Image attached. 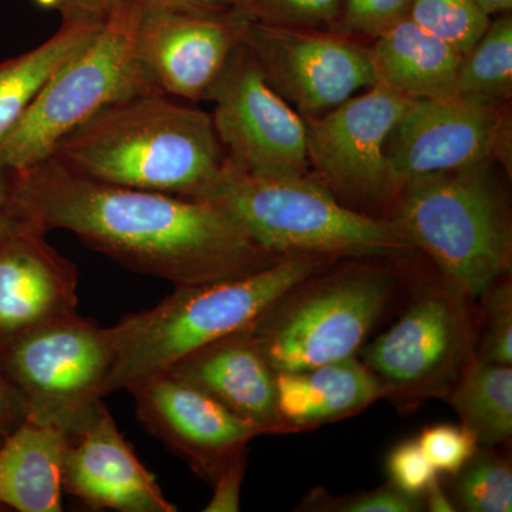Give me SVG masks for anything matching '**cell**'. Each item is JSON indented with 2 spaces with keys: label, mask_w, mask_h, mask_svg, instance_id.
Returning <instances> with one entry per match:
<instances>
[{
  "label": "cell",
  "mask_w": 512,
  "mask_h": 512,
  "mask_svg": "<svg viewBox=\"0 0 512 512\" xmlns=\"http://www.w3.org/2000/svg\"><path fill=\"white\" fill-rule=\"evenodd\" d=\"M114 356L113 329L76 312L0 348V373L18 393L26 420L70 437L106 397Z\"/></svg>",
  "instance_id": "obj_8"
},
{
  "label": "cell",
  "mask_w": 512,
  "mask_h": 512,
  "mask_svg": "<svg viewBox=\"0 0 512 512\" xmlns=\"http://www.w3.org/2000/svg\"><path fill=\"white\" fill-rule=\"evenodd\" d=\"M390 485L396 490L423 498L427 488L437 480V471L424 456L417 440H404L390 450L386 460Z\"/></svg>",
  "instance_id": "obj_31"
},
{
  "label": "cell",
  "mask_w": 512,
  "mask_h": 512,
  "mask_svg": "<svg viewBox=\"0 0 512 512\" xmlns=\"http://www.w3.org/2000/svg\"><path fill=\"white\" fill-rule=\"evenodd\" d=\"M476 3L488 16L501 15L512 9V0H476Z\"/></svg>",
  "instance_id": "obj_40"
},
{
  "label": "cell",
  "mask_w": 512,
  "mask_h": 512,
  "mask_svg": "<svg viewBox=\"0 0 512 512\" xmlns=\"http://www.w3.org/2000/svg\"><path fill=\"white\" fill-rule=\"evenodd\" d=\"M232 9L252 22L284 28L333 32L343 0H229Z\"/></svg>",
  "instance_id": "obj_27"
},
{
  "label": "cell",
  "mask_w": 512,
  "mask_h": 512,
  "mask_svg": "<svg viewBox=\"0 0 512 512\" xmlns=\"http://www.w3.org/2000/svg\"><path fill=\"white\" fill-rule=\"evenodd\" d=\"M424 507L431 512H454L457 511L456 505L450 500L444 488L441 487L439 480L427 488L423 495Z\"/></svg>",
  "instance_id": "obj_37"
},
{
  "label": "cell",
  "mask_w": 512,
  "mask_h": 512,
  "mask_svg": "<svg viewBox=\"0 0 512 512\" xmlns=\"http://www.w3.org/2000/svg\"><path fill=\"white\" fill-rule=\"evenodd\" d=\"M25 420V409L18 393L0 373V433H12Z\"/></svg>",
  "instance_id": "obj_35"
},
{
  "label": "cell",
  "mask_w": 512,
  "mask_h": 512,
  "mask_svg": "<svg viewBox=\"0 0 512 512\" xmlns=\"http://www.w3.org/2000/svg\"><path fill=\"white\" fill-rule=\"evenodd\" d=\"M330 261L315 255H285L251 274L175 286L154 308L130 313L111 328L116 356L104 393L165 372L192 350L252 328L292 286Z\"/></svg>",
  "instance_id": "obj_5"
},
{
  "label": "cell",
  "mask_w": 512,
  "mask_h": 512,
  "mask_svg": "<svg viewBox=\"0 0 512 512\" xmlns=\"http://www.w3.org/2000/svg\"><path fill=\"white\" fill-rule=\"evenodd\" d=\"M9 207L43 234L66 229L117 264L175 286L251 274L285 256L261 247L217 204L100 183L55 157L15 173Z\"/></svg>",
  "instance_id": "obj_1"
},
{
  "label": "cell",
  "mask_w": 512,
  "mask_h": 512,
  "mask_svg": "<svg viewBox=\"0 0 512 512\" xmlns=\"http://www.w3.org/2000/svg\"><path fill=\"white\" fill-rule=\"evenodd\" d=\"M15 187V173L0 167V208L9 207Z\"/></svg>",
  "instance_id": "obj_39"
},
{
  "label": "cell",
  "mask_w": 512,
  "mask_h": 512,
  "mask_svg": "<svg viewBox=\"0 0 512 512\" xmlns=\"http://www.w3.org/2000/svg\"><path fill=\"white\" fill-rule=\"evenodd\" d=\"M409 18L463 56L476 45L491 22V16L476 0H413Z\"/></svg>",
  "instance_id": "obj_26"
},
{
  "label": "cell",
  "mask_w": 512,
  "mask_h": 512,
  "mask_svg": "<svg viewBox=\"0 0 512 512\" xmlns=\"http://www.w3.org/2000/svg\"><path fill=\"white\" fill-rule=\"evenodd\" d=\"M137 419L148 433L214 484L231 458L264 431L229 412L198 387L161 372L128 384Z\"/></svg>",
  "instance_id": "obj_15"
},
{
  "label": "cell",
  "mask_w": 512,
  "mask_h": 512,
  "mask_svg": "<svg viewBox=\"0 0 512 512\" xmlns=\"http://www.w3.org/2000/svg\"><path fill=\"white\" fill-rule=\"evenodd\" d=\"M410 101L375 84L322 116L303 117L312 174L352 210L392 205L386 143Z\"/></svg>",
  "instance_id": "obj_10"
},
{
  "label": "cell",
  "mask_w": 512,
  "mask_h": 512,
  "mask_svg": "<svg viewBox=\"0 0 512 512\" xmlns=\"http://www.w3.org/2000/svg\"><path fill=\"white\" fill-rule=\"evenodd\" d=\"M62 483L63 493L96 511H177L156 477L138 460L103 402L69 437Z\"/></svg>",
  "instance_id": "obj_16"
},
{
  "label": "cell",
  "mask_w": 512,
  "mask_h": 512,
  "mask_svg": "<svg viewBox=\"0 0 512 512\" xmlns=\"http://www.w3.org/2000/svg\"><path fill=\"white\" fill-rule=\"evenodd\" d=\"M389 208L384 218L470 301L511 274L510 204L494 160L413 178Z\"/></svg>",
  "instance_id": "obj_3"
},
{
  "label": "cell",
  "mask_w": 512,
  "mask_h": 512,
  "mask_svg": "<svg viewBox=\"0 0 512 512\" xmlns=\"http://www.w3.org/2000/svg\"><path fill=\"white\" fill-rule=\"evenodd\" d=\"M138 5L154 6L192 13H227L232 6L229 0H133Z\"/></svg>",
  "instance_id": "obj_36"
},
{
  "label": "cell",
  "mask_w": 512,
  "mask_h": 512,
  "mask_svg": "<svg viewBox=\"0 0 512 512\" xmlns=\"http://www.w3.org/2000/svg\"><path fill=\"white\" fill-rule=\"evenodd\" d=\"M326 507L339 512H419L424 510V500L410 497L389 485L355 497L342 498Z\"/></svg>",
  "instance_id": "obj_32"
},
{
  "label": "cell",
  "mask_w": 512,
  "mask_h": 512,
  "mask_svg": "<svg viewBox=\"0 0 512 512\" xmlns=\"http://www.w3.org/2000/svg\"><path fill=\"white\" fill-rule=\"evenodd\" d=\"M8 436V434L0 433V444L3 443V440H5V437Z\"/></svg>",
  "instance_id": "obj_41"
},
{
  "label": "cell",
  "mask_w": 512,
  "mask_h": 512,
  "mask_svg": "<svg viewBox=\"0 0 512 512\" xmlns=\"http://www.w3.org/2000/svg\"><path fill=\"white\" fill-rule=\"evenodd\" d=\"M387 258L333 259L256 320L251 332L272 370L301 372L356 356L403 289Z\"/></svg>",
  "instance_id": "obj_6"
},
{
  "label": "cell",
  "mask_w": 512,
  "mask_h": 512,
  "mask_svg": "<svg viewBox=\"0 0 512 512\" xmlns=\"http://www.w3.org/2000/svg\"><path fill=\"white\" fill-rule=\"evenodd\" d=\"M136 16V3L121 0L92 42L59 67L0 146V167L28 170L52 157L64 137L111 104L158 94L134 50Z\"/></svg>",
  "instance_id": "obj_7"
},
{
  "label": "cell",
  "mask_w": 512,
  "mask_h": 512,
  "mask_svg": "<svg viewBox=\"0 0 512 512\" xmlns=\"http://www.w3.org/2000/svg\"><path fill=\"white\" fill-rule=\"evenodd\" d=\"M121 0H36L42 8L57 10L63 20L103 23Z\"/></svg>",
  "instance_id": "obj_34"
},
{
  "label": "cell",
  "mask_w": 512,
  "mask_h": 512,
  "mask_svg": "<svg viewBox=\"0 0 512 512\" xmlns=\"http://www.w3.org/2000/svg\"><path fill=\"white\" fill-rule=\"evenodd\" d=\"M136 5L134 50L154 92L205 100L249 19L235 10L192 13Z\"/></svg>",
  "instance_id": "obj_14"
},
{
  "label": "cell",
  "mask_w": 512,
  "mask_h": 512,
  "mask_svg": "<svg viewBox=\"0 0 512 512\" xmlns=\"http://www.w3.org/2000/svg\"><path fill=\"white\" fill-rule=\"evenodd\" d=\"M461 424L476 434L480 447L510 441L512 434V367L483 362L476 356L447 393Z\"/></svg>",
  "instance_id": "obj_23"
},
{
  "label": "cell",
  "mask_w": 512,
  "mask_h": 512,
  "mask_svg": "<svg viewBox=\"0 0 512 512\" xmlns=\"http://www.w3.org/2000/svg\"><path fill=\"white\" fill-rule=\"evenodd\" d=\"M207 201L278 255L394 258L414 249L392 220L352 210L309 170L247 171L227 157Z\"/></svg>",
  "instance_id": "obj_4"
},
{
  "label": "cell",
  "mask_w": 512,
  "mask_h": 512,
  "mask_svg": "<svg viewBox=\"0 0 512 512\" xmlns=\"http://www.w3.org/2000/svg\"><path fill=\"white\" fill-rule=\"evenodd\" d=\"M413 0H343L333 32L352 39H376L387 29L409 18Z\"/></svg>",
  "instance_id": "obj_30"
},
{
  "label": "cell",
  "mask_w": 512,
  "mask_h": 512,
  "mask_svg": "<svg viewBox=\"0 0 512 512\" xmlns=\"http://www.w3.org/2000/svg\"><path fill=\"white\" fill-rule=\"evenodd\" d=\"M205 100L227 157L247 171L309 170L305 121L268 83L244 42L222 67Z\"/></svg>",
  "instance_id": "obj_13"
},
{
  "label": "cell",
  "mask_w": 512,
  "mask_h": 512,
  "mask_svg": "<svg viewBox=\"0 0 512 512\" xmlns=\"http://www.w3.org/2000/svg\"><path fill=\"white\" fill-rule=\"evenodd\" d=\"M454 505L468 512H511L510 461L494 451L478 450L457 474Z\"/></svg>",
  "instance_id": "obj_25"
},
{
  "label": "cell",
  "mask_w": 512,
  "mask_h": 512,
  "mask_svg": "<svg viewBox=\"0 0 512 512\" xmlns=\"http://www.w3.org/2000/svg\"><path fill=\"white\" fill-rule=\"evenodd\" d=\"M28 228L0 241V348L77 312L76 265Z\"/></svg>",
  "instance_id": "obj_17"
},
{
  "label": "cell",
  "mask_w": 512,
  "mask_h": 512,
  "mask_svg": "<svg viewBox=\"0 0 512 512\" xmlns=\"http://www.w3.org/2000/svg\"><path fill=\"white\" fill-rule=\"evenodd\" d=\"M165 372L210 394L264 434L288 433L278 413L276 373L251 328L192 350Z\"/></svg>",
  "instance_id": "obj_18"
},
{
  "label": "cell",
  "mask_w": 512,
  "mask_h": 512,
  "mask_svg": "<svg viewBox=\"0 0 512 512\" xmlns=\"http://www.w3.org/2000/svg\"><path fill=\"white\" fill-rule=\"evenodd\" d=\"M33 228L23 218H20L15 211L10 207L0 208V241L3 238L10 237L16 232L23 231V229ZM36 229V228H33ZM39 231V229H37ZM42 232V231H40Z\"/></svg>",
  "instance_id": "obj_38"
},
{
  "label": "cell",
  "mask_w": 512,
  "mask_h": 512,
  "mask_svg": "<svg viewBox=\"0 0 512 512\" xmlns=\"http://www.w3.org/2000/svg\"><path fill=\"white\" fill-rule=\"evenodd\" d=\"M377 84L410 100L456 94L463 55L406 18L373 39Z\"/></svg>",
  "instance_id": "obj_20"
},
{
  "label": "cell",
  "mask_w": 512,
  "mask_h": 512,
  "mask_svg": "<svg viewBox=\"0 0 512 512\" xmlns=\"http://www.w3.org/2000/svg\"><path fill=\"white\" fill-rule=\"evenodd\" d=\"M242 42L279 96L302 117H318L377 84L370 46L330 30L248 20Z\"/></svg>",
  "instance_id": "obj_12"
},
{
  "label": "cell",
  "mask_w": 512,
  "mask_h": 512,
  "mask_svg": "<svg viewBox=\"0 0 512 512\" xmlns=\"http://www.w3.org/2000/svg\"><path fill=\"white\" fill-rule=\"evenodd\" d=\"M484 333L476 357L483 362L512 365V285L510 275L498 279L483 295Z\"/></svg>",
  "instance_id": "obj_28"
},
{
  "label": "cell",
  "mask_w": 512,
  "mask_h": 512,
  "mask_svg": "<svg viewBox=\"0 0 512 512\" xmlns=\"http://www.w3.org/2000/svg\"><path fill=\"white\" fill-rule=\"evenodd\" d=\"M417 443L437 474L457 476L471 460L480 444L476 434L464 424H434L421 431Z\"/></svg>",
  "instance_id": "obj_29"
},
{
  "label": "cell",
  "mask_w": 512,
  "mask_h": 512,
  "mask_svg": "<svg viewBox=\"0 0 512 512\" xmlns=\"http://www.w3.org/2000/svg\"><path fill=\"white\" fill-rule=\"evenodd\" d=\"M247 467V450L228 461L214 481V497L205 512H237L241 500L242 480Z\"/></svg>",
  "instance_id": "obj_33"
},
{
  "label": "cell",
  "mask_w": 512,
  "mask_h": 512,
  "mask_svg": "<svg viewBox=\"0 0 512 512\" xmlns=\"http://www.w3.org/2000/svg\"><path fill=\"white\" fill-rule=\"evenodd\" d=\"M103 23L63 20L45 43L0 63V146L26 116L53 74L89 45Z\"/></svg>",
  "instance_id": "obj_22"
},
{
  "label": "cell",
  "mask_w": 512,
  "mask_h": 512,
  "mask_svg": "<svg viewBox=\"0 0 512 512\" xmlns=\"http://www.w3.org/2000/svg\"><path fill=\"white\" fill-rule=\"evenodd\" d=\"M456 94L491 104L512 97V15H497L484 35L461 59Z\"/></svg>",
  "instance_id": "obj_24"
},
{
  "label": "cell",
  "mask_w": 512,
  "mask_h": 512,
  "mask_svg": "<svg viewBox=\"0 0 512 512\" xmlns=\"http://www.w3.org/2000/svg\"><path fill=\"white\" fill-rule=\"evenodd\" d=\"M52 157L100 183L200 201L227 161L211 114L164 94L111 104L64 137Z\"/></svg>",
  "instance_id": "obj_2"
},
{
  "label": "cell",
  "mask_w": 512,
  "mask_h": 512,
  "mask_svg": "<svg viewBox=\"0 0 512 512\" xmlns=\"http://www.w3.org/2000/svg\"><path fill=\"white\" fill-rule=\"evenodd\" d=\"M383 397L386 387L356 356L301 372L276 373L278 413L286 431L353 416Z\"/></svg>",
  "instance_id": "obj_19"
},
{
  "label": "cell",
  "mask_w": 512,
  "mask_h": 512,
  "mask_svg": "<svg viewBox=\"0 0 512 512\" xmlns=\"http://www.w3.org/2000/svg\"><path fill=\"white\" fill-rule=\"evenodd\" d=\"M510 103L453 96L412 100L386 143L394 190L421 175L494 160L511 178Z\"/></svg>",
  "instance_id": "obj_11"
},
{
  "label": "cell",
  "mask_w": 512,
  "mask_h": 512,
  "mask_svg": "<svg viewBox=\"0 0 512 512\" xmlns=\"http://www.w3.org/2000/svg\"><path fill=\"white\" fill-rule=\"evenodd\" d=\"M69 436L25 420L0 444V505L19 512L62 511Z\"/></svg>",
  "instance_id": "obj_21"
},
{
  "label": "cell",
  "mask_w": 512,
  "mask_h": 512,
  "mask_svg": "<svg viewBox=\"0 0 512 512\" xmlns=\"http://www.w3.org/2000/svg\"><path fill=\"white\" fill-rule=\"evenodd\" d=\"M470 299L441 281L414 295L390 328L362 349L387 397L416 402L447 396L476 356Z\"/></svg>",
  "instance_id": "obj_9"
}]
</instances>
